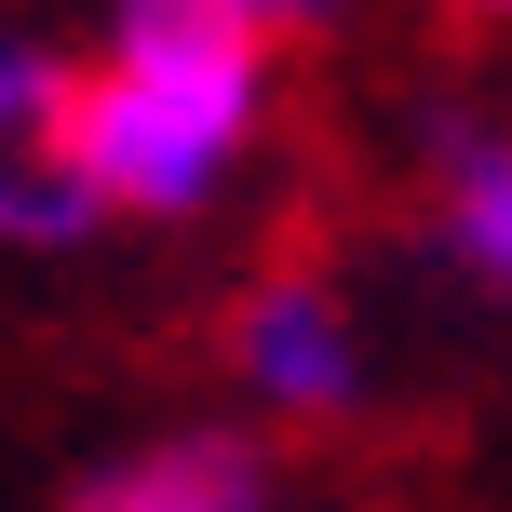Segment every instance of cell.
<instances>
[{"label":"cell","mask_w":512,"mask_h":512,"mask_svg":"<svg viewBox=\"0 0 512 512\" xmlns=\"http://www.w3.org/2000/svg\"><path fill=\"white\" fill-rule=\"evenodd\" d=\"M270 122V27L243 0H108L68 68V162L95 216H203Z\"/></svg>","instance_id":"cell-1"},{"label":"cell","mask_w":512,"mask_h":512,"mask_svg":"<svg viewBox=\"0 0 512 512\" xmlns=\"http://www.w3.org/2000/svg\"><path fill=\"white\" fill-rule=\"evenodd\" d=\"M472 14H512V0H472Z\"/></svg>","instance_id":"cell-7"},{"label":"cell","mask_w":512,"mask_h":512,"mask_svg":"<svg viewBox=\"0 0 512 512\" xmlns=\"http://www.w3.org/2000/svg\"><path fill=\"white\" fill-rule=\"evenodd\" d=\"M432 216H445V256L512 297V135H486V122L445 135L432 149Z\"/></svg>","instance_id":"cell-4"},{"label":"cell","mask_w":512,"mask_h":512,"mask_svg":"<svg viewBox=\"0 0 512 512\" xmlns=\"http://www.w3.org/2000/svg\"><path fill=\"white\" fill-rule=\"evenodd\" d=\"M68 512H270V486H256L243 445H149V459L95 472Z\"/></svg>","instance_id":"cell-5"},{"label":"cell","mask_w":512,"mask_h":512,"mask_svg":"<svg viewBox=\"0 0 512 512\" xmlns=\"http://www.w3.org/2000/svg\"><path fill=\"white\" fill-rule=\"evenodd\" d=\"M230 364L270 418H351L364 405V324L324 270H270L256 297L230 310Z\"/></svg>","instance_id":"cell-3"},{"label":"cell","mask_w":512,"mask_h":512,"mask_svg":"<svg viewBox=\"0 0 512 512\" xmlns=\"http://www.w3.org/2000/svg\"><path fill=\"white\" fill-rule=\"evenodd\" d=\"M68 68L54 41H0V243L14 256H68L95 243V189L68 162Z\"/></svg>","instance_id":"cell-2"},{"label":"cell","mask_w":512,"mask_h":512,"mask_svg":"<svg viewBox=\"0 0 512 512\" xmlns=\"http://www.w3.org/2000/svg\"><path fill=\"white\" fill-rule=\"evenodd\" d=\"M243 14H256V27H270V41H283V27H324V14H337V0H243Z\"/></svg>","instance_id":"cell-6"}]
</instances>
